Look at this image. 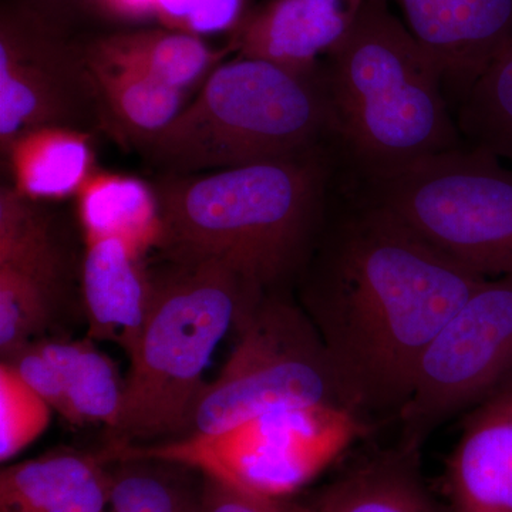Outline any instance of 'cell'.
<instances>
[{"label": "cell", "mask_w": 512, "mask_h": 512, "mask_svg": "<svg viewBox=\"0 0 512 512\" xmlns=\"http://www.w3.org/2000/svg\"><path fill=\"white\" fill-rule=\"evenodd\" d=\"M302 269L303 311L350 406L370 423L397 419L427 348L487 281L434 248L346 177Z\"/></svg>", "instance_id": "obj_1"}, {"label": "cell", "mask_w": 512, "mask_h": 512, "mask_svg": "<svg viewBox=\"0 0 512 512\" xmlns=\"http://www.w3.org/2000/svg\"><path fill=\"white\" fill-rule=\"evenodd\" d=\"M343 163L326 143L295 156L201 174H171L157 187L167 261L234 269L275 292L301 274L328 220Z\"/></svg>", "instance_id": "obj_2"}, {"label": "cell", "mask_w": 512, "mask_h": 512, "mask_svg": "<svg viewBox=\"0 0 512 512\" xmlns=\"http://www.w3.org/2000/svg\"><path fill=\"white\" fill-rule=\"evenodd\" d=\"M346 173L379 180L466 146L448 107L439 62L389 0H363L323 67Z\"/></svg>", "instance_id": "obj_3"}, {"label": "cell", "mask_w": 512, "mask_h": 512, "mask_svg": "<svg viewBox=\"0 0 512 512\" xmlns=\"http://www.w3.org/2000/svg\"><path fill=\"white\" fill-rule=\"evenodd\" d=\"M168 262L170 268L151 279L150 308L128 355L110 444L187 436L212 353L268 293L217 262Z\"/></svg>", "instance_id": "obj_4"}, {"label": "cell", "mask_w": 512, "mask_h": 512, "mask_svg": "<svg viewBox=\"0 0 512 512\" xmlns=\"http://www.w3.org/2000/svg\"><path fill=\"white\" fill-rule=\"evenodd\" d=\"M326 143H335V133L323 67L301 74L238 57L218 64L192 103L143 147L171 174H197Z\"/></svg>", "instance_id": "obj_5"}, {"label": "cell", "mask_w": 512, "mask_h": 512, "mask_svg": "<svg viewBox=\"0 0 512 512\" xmlns=\"http://www.w3.org/2000/svg\"><path fill=\"white\" fill-rule=\"evenodd\" d=\"M352 183L484 278L512 274V170L494 154L466 144L389 177Z\"/></svg>", "instance_id": "obj_6"}, {"label": "cell", "mask_w": 512, "mask_h": 512, "mask_svg": "<svg viewBox=\"0 0 512 512\" xmlns=\"http://www.w3.org/2000/svg\"><path fill=\"white\" fill-rule=\"evenodd\" d=\"M373 423L333 406L266 414L231 429L158 444H109L106 460H156L198 471L229 487L289 498L318 477Z\"/></svg>", "instance_id": "obj_7"}, {"label": "cell", "mask_w": 512, "mask_h": 512, "mask_svg": "<svg viewBox=\"0 0 512 512\" xmlns=\"http://www.w3.org/2000/svg\"><path fill=\"white\" fill-rule=\"evenodd\" d=\"M235 330V348L201 393L188 434L220 433L302 407L333 406L356 413L302 308L268 292L238 319Z\"/></svg>", "instance_id": "obj_8"}, {"label": "cell", "mask_w": 512, "mask_h": 512, "mask_svg": "<svg viewBox=\"0 0 512 512\" xmlns=\"http://www.w3.org/2000/svg\"><path fill=\"white\" fill-rule=\"evenodd\" d=\"M511 379L512 274L484 281L437 333L397 416V444L420 450L447 420Z\"/></svg>", "instance_id": "obj_9"}, {"label": "cell", "mask_w": 512, "mask_h": 512, "mask_svg": "<svg viewBox=\"0 0 512 512\" xmlns=\"http://www.w3.org/2000/svg\"><path fill=\"white\" fill-rule=\"evenodd\" d=\"M107 127L86 55H77L32 15L0 23V146L42 127Z\"/></svg>", "instance_id": "obj_10"}, {"label": "cell", "mask_w": 512, "mask_h": 512, "mask_svg": "<svg viewBox=\"0 0 512 512\" xmlns=\"http://www.w3.org/2000/svg\"><path fill=\"white\" fill-rule=\"evenodd\" d=\"M63 259L49 218L13 187L0 192V353L35 342L55 315Z\"/></svg>", "instance_id": "obj_11"}, {"label": "cell", "mask_w": 512, "mask_h": 512, "mask_svg": "<svg viewBox=\"0 0 512 512\" xmlns=\"http://www.w3.org/2000/svg\"><path fill=\"white\" fill-rule=\"evenodd\" d=\"M461 103L512 43V0H394Z\"/></svg>", "instance_id": "obj_12"}, {"label": "cell", "mask_w": 512, "mask_h": 512, "mask_svg": "<svg viewBox=\"0 0 512 512\" xmlns=\"http://www.w3.org/2000/svg\"><path fill=\"white\" fill-rule=\"evenodd\" d=\"M446 494L450 512H512V379L468 410Z\"/></svg>", "instance_id": "obj_13"}, {"label": "cell", "mask_w": 512, "mask_h": 512, "mask_svg": "<svg viewBox=\"0 0 512 512\" xmlns=\"http://www.w3.org/2000/svg\"><path fill=\"white\" fill-rule=\"evenodd\" d=\"M363 0H269L242 20L234 45L241 57L291 72L319 70L355 22Z\"/></svg>", "instance_id": "obj_14"}, {"label": "cell", "mask_w": 512, "mask_h": 512, "mask_svg": "<svg viewBox=\"0 0 512 512\" xmlns=\"http://www.w3.org/2000/svg\"><path fill=\"white\" fill-rule=\"evenodd\" d=\"M84 241L82 291L90 338L117 343L128 356L151 302V278L141 264L143 256L120 239Z\"/></svg>", "instance_id": "obj_15"}, {"label": "cell", "mask_w": 512, "mask_h": 512, "mask_svg": "<svg viewBox=\"0 0 512 512\" xmlns=\"http://www.w3.org/2000/svg\"><path fill=\"white\" fill-rule=\"evenodd\" d=\"M111 463L101 451L60 450L0 473V512H103Z\"/></svg>", "instance_id": "obj_16"}, {"label": "cell", "mask_w": 512, "mask_h": 512, "mask_svg": "<svg viewBox=\"0 0 512 512\" xmlns=\"http://www.w3.org/2000/svg\"><path fill=\"white\" fill-rule=\"evenodd\" d=\"M303 504L309 512H450L424 483L420 450L400 444L343 471Z\"/></svg>", "instance_id": "obj_17"}, {"label": "cell", "mask_w": 512, "mask_h": 512, "mask_svg": "<svg viewBox=\"0 0 512 512\" xmlns=\"http://www.w3.org/2000/svg\"><path fill=\"white\" fill-rule=\"evenodd\" d=\"M92 134L42 127L16 138L8 150L12 185L32 201L64 200L79 194L94 171Z\"/></svg>", "instance_id": "obj_18"}, {"label": "cell", "mask_w": 512, "mask_h": 512, "mask_svg": "<svg viewBox=\"0 0 512 512\" xmlns=\"http://www.w3.org/2000/svg\"><path fill=\"white\" fill-rule=\"evenodd\" d=\"M84 239L116 238L144 256L163 239L157 192L128 175L94 171L77 194Z\"/></svg>", "instance_id": "obj_19"}, {"label": "cell", "mask_w": 512, "mask_h": 512, "mask_svg": "<svg viewBox=\"0 0 512 512\" xmlns=\"http://www.w3.org/2000/svg\"><path fill=\"white\" fill-rule=\"evenodd\" d=\"M86 53L99 62L146 73L183 92L207 79L221 59L200 36L167 28L104 36Z\"/></svg>", "instance_id": "obj_20"}, {"label": "cell", "mask_w": 512, "mask_h": 512, "mask_svg": "<svg viewBox=\"0 0 512 512\" xmlns=\"http://www.w3.org/2000/svg\"><path fill=\"white\" fill-rule=\"evenodd\" d=\"M56 369L62 389V417L76 427H116L124 379L109 356L90 340H37Z\"/></svg>", "instance_id": "obj_21"}, {"label": "cell", "mask_w": 512, "mask_h": 512, "mask_svg": "<svg viewBox=\"0 0 512 512\" xmlns=\"http://www.w3.org/2000/svg\"><path fill=\"white\" fill-rule=\"evenodd\" d=\"M86 55L107 127L146 144L165 130L184 109L185 92L146 73L99 62Z\"/></svg>", "instance_id": "obj_22"}, {"label": "cell", "mask_w": 512, "mask_h": 512, "mask_svg": "<svg viewBox=\"0 0 512 512\" xmlns=\"http://www.w3.org/2000/svg\"><path fill=\"white\" fill-rule=\"evenodd\" d=\"M457 126L467 146L512 163V43L461 101Z\"/></svg>", "instance_id": "obj_23"}, {"label": "cell", "mask_w": 512, "mask_h": 512, "mask_svg": "<svg viewBox=\"0 0 512 512\" xmlns=\"http://www.w3.org/2000/svg\"><path fill=\"white\" fill-rule=\"evenodd\" d=\"M103 512H197L198 495L188 468L156 460L114 461Z\"/></svg>", "instance_id": "obj_24"}, {"label": "cell", "mask_w": 512, "mask_h": 512, "mask_svg": "<svg viewBox=\"0 0 512 512\" xmlns=\"http://www.w3.org/2000/svg\"><path fill=\"white\" fill-rule=\"evenodd\" d=\"M50 404L19 373L0 365V461L8 463L35 443L52 419Z\"/></svg>", "instance_id": "obj_25"}, {"label": "cell", "mask_w": 512, "mask_h": 512, "mask_svg": "<svg viewBox=\"0 0 512 512\" xmlns=\"http://www.w3.org/2000/svg\"><path fill=\"white\" fill-rule=\"evenodd\" d=\"M197 512H309L305 504L289 498L266 497L229 487L204 477Z\"/></svg>", "instance_id": "obj_26"}, {"label": "cell", "mask_w": 512, "mask_h": 512, "mask_svg": "<svg viewBox=\"0 0 512 512\" xmlns=\"http://www.w3.org/2000/svg\"><path fill=\"white\" fill-rule=\"evenodd\" d=\"M245 0H198L188 22L191 35H214L238 28L244 15Z\"/></svg>", "instance_id": "obj_27"}, {"label": "cell", "mask_w": 512, "mask_h": 512, "mask_svg": "<svg viewBox=\"0 0 512 512\" xmlns=\"http://www.w3.org/2000/svg\"><path fill=\"white\" fill-rule=\"evenodd\" d=\"M99 8L127 22L157 18V0H103Z\"/></svg>", "instance_id": "obj_28"}, {"label": "cell", "mask_w": 512, "mask_h": 512, "mask_svg": "<svg viewBox=\"0 0 512 512\" xmlns=\"http://www.w3.org/2000/svg\"><path fill=\"white\" fill-rule=\"evenodd\" d=\"M198 0H157V19L163 28L187 33Z\"/></svg>", "instance_id": "obj_29"}, {"label": "cell", "mask_w": 512, "mask_h": 512, "mask_svg": "<svg viewBox=\"0 0 512 512\" xmlns=\"http://www.w3.org/2000/svg\"><path fill=\"white\" fill-rule=\"evenodd\" d=\"M93 3H96L97 6H100V3L103 2V0H92Z\"/></svg>", "instance_id": "obj_30"}]
</instances>
